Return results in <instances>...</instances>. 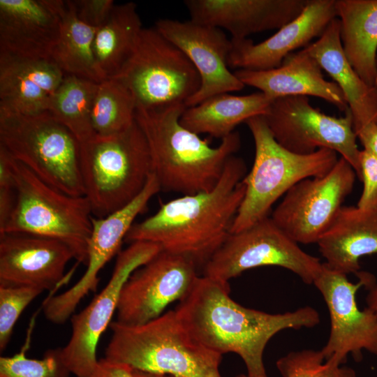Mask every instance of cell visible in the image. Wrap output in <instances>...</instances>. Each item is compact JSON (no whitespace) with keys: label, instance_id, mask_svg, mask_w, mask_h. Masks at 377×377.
Segmentation results:
<instances>
[{"label":"cell","instance_id":"cell-1","mask_svg":"<svg viewBox=\"0 0 377 377\" xmlns=\"http://www.w3.org/2000/svg\"><path fill=\"white\" fill-rule=\"evenodd\" d=\"M229 293L228 281L198 276L175 310L191 335L204 346L222 355H239L247 370L243 377H267L263 353L277 332L320 323L318 312L311 306L272 314L244 307Z\"/></svg>","mask_w":377,"mask_h":377},{"label":"cell","instance_id":"cell-2","mask_svg":"<svg viewBox=\"0 0 377 377\" xmlns=\"http://www.w3.org/2000/svg\"><path fill=\"white\" fill-rule=\"evenodd\" d=\"M246 170L242 158L231 156L212 189L161 205L155 214L134 223L124 241L155 243L203 267L230 234L244 196Z\"/></svg>","mask_w":377,"mask_h":377},{"label":"cell","instance_id":"cell-3","mask_svg":"<svg viewBox=\"0 0 377 377\" xmlns=\"http://www.w3.org/2000/svg\"><path fill=\"white\" fill-rule=\"evenodd\" d=\"M186 107L136 108L135 121L148 144L152 172L161 191L191 195L212 189L226 163L239 149V133L234 131L212 147L180 122Z\"/></svg>","mask_w":377,"mask_h":377},{"label":"cell","instance_id":"cell-4","mask_svg":"<svg viewBox=\"0 0 377 377\" xmlns=\"http://www.w3.org/2000/svg\"><path fill=\"white\" fill-rule=\"evenodd\" d=\"M112 336L105 358L133 369L173 377H222V354L197 341L175 310L146 323L110 324Z\"/></svg>","mask_w":377,"mask_h":377},{"label":"cell","instance_id":"cell-5","mask_svg":"<svg viewBox=\"0 0 377 377\" xmlns=\"http://www.w3.org/2000/svg\"><path fill=\"white\" fill-rule=\"evenodd\" d=\"M80 158L84 196L96 218L133 201L152 172L148 144L136 121L120 133L80 143Z\"/></svg>","mask_w":377,"mask_h":377},{"label":"cell","instance_id":"cell-6","mask_svg":"<svg viewBox=\"0 0 377 377\" xmlns=\"http://www.w3.org/2000/svg\"><path fill=\"white\" fill-rule=\"evenodd\" d=\"M246 124L254 140L255 157L243 179L246 191L230 233L269 216L272 205L291 187L302 179L324 176L339 159L336 151L327 148L306 155L288 151L276 141L263 115Z\"/></svg>","mask_w":377,"mask_h":377},{"label":"cell","instance_id":"cell-7","mask_svg":"<svg viewBox=\"0 0 377 377\" xmlns=\"http://www.w3.org/2000/svg\"><path fill=\"white\" fill-rule=\"evenodd\" d=\"M16 195L0 233H24L54 239L66 244L75 259L87 265L92 228L88 199L73 196L47 184L14 159Z\"/></svg>","mask_w":377,"mask_h":377},{"label":"cell","instance_id":"cell-8","mask_svg":"<svg viewBox=\"0 0 377 377\" xmlns=\"http://www.w3.org/2000/svg\"><path fill=\"white\" fill-rule=\"evenodd\" d=\"M0 145L51 186L84 195L80 142L48 111L25 115L0 110Z\"/></svg>","mask_w":377,"mask_h":377},{"label":"cell","instance_id":"cell-9","mask_svg":"<svg viewBox=\"0 0 377 377\" xmlns=\"http://www.w3.org/2000/svg\"><path fill=\"white\" fill-rule=\"evenodd\" d=\"M113 78L131 91L136 108L143 109L186 106L201 84L189 59L155 28H142L131 56Z\"/></svg>","mask_w":377,"mask_h":377},{"label":"cell","instance_id":"cell-10","mask_svg":"<svg viewBox=\"0 0 377 377\" xmlns=\"http://www.w3.org/2000/svg\"><path fill=\"white\" fill-rule=\"evenodd\" d=\"M320 259L304 251L267 216L230 233L203 266V276L228 281L243 272L262 266H279L311 284L321 270Z\"/></svg>","mask_w":377,"mask_h":377},{"label":"cell","instance_id":"cell-11","mask_svg":"<svg viewBox=\"0 0 377 377\" xmlns=\"http://www.w3.org/2000/svg\"><path fill=\"white\" fill-rule=\"evenodd\" d=\"M336 117L313 108L307 96L274 99L263 115L276 141L297 154L306 155L320 148L336 151L347 161L360 178V154L349 110Z\"/></svg>","mask_w":377,"mask_h":377},{"label":"cell","instance_id":"cell-12","mask_svg":"<svg viewBox=\"0 0 377 377\" xmlns=\"http://www.w3.org/2000/svg\"><path fill=\"white\" fill-rule=\"evenodd\" d=\"M356 177L351 165L340 157L324 176L302 179L291 187L271 218L297 243H317L352 192Z\"/></svg>","mask_w":377,"mask_h":377},{"label":"cell","instance_id":"cell-13","mask_svg":"<svg viewBox=\"0 0 377 377\" xmlns=\"http://www.w3.org/2000/svg\"><path fill=\"white\" fill-rule=\"evenodd\" d=\"M162 250L161 246L152 242L131 243L118 253L105 286L84 309L71 316V336L62 348L64 361L71 374L77 377H87L95 370L98 362V341L117 311L124 283L135 270Z\"/></svg>","mask_w":377,"mask_h":377},{"label":"cell","instance_id":"cell-14","mask_svg":"<svg viewBox=\"0 0 377 377\" xmlns=\"http://www.w3.org/2000/svg\"><path fill=\"white\" fill-rule=\"evenodd\" d=\"M358 282L348 281L346 274L329 268L324 263L313 284L320 292L329 311L330 333L320 350L325 360L341 366L352 353L356 361L365 350L377 356V314L368 307L358 308L356 293L375 279L369 272L356 274Z\"/></svg>","mask_w":377,"mask_h":377},{"label":"cell","instance_id":"cell-15","mask_svg":"<svg viewBox=\"0 0 377 377\" xmlns=\"http://www.w3.org/2000/svg\"><path fill=\"white\" fill-rule=\"evenodd\" d=\"M160 191L158 181L151 172L143 190L129 204L105 217H92L86 271L68 290L45 300L43 311L47 320L57 325L65 323L80 302L90 292L96 291L100 271L120 252V246L135 219Z\"/></svg>","mask_w":377,"mask_h":377},{"label":"cell","instance_id":"cell-16","mask_svg":"<svg viewBox=\"0 0 377 377\" xmlns=\"http://www.w3.org/2000/svg\"><path fill=\"white\" fill-rule=\"evenodd\" d=\"M191 259L161 251L135 270L124 283L117 309V321L127 325L146 323L182 300L198 277Z\"/></svg>","mask_w":377,"mask_h":377},{"label":"cell","instance_id":"cell-17","mask_svg":"<svg viewBox=\"0 0 377 377\" xmlns=\"http://www.w3.org/2000/svg\"><path fill=\"white\" fill-rule=\"evenodd\" d=\"M154 28L181 50L200 75L199 90L186 103L196 105L215 95L240 91L245 85L228 69L232 47L219 28L188 20L159 19Z\"/></svg>","mask_w":377,"mask_h":377},{"label":"cell","instance_id":"cell-18","mask_svg":"<svg viewBox=\"0 0 377 377\" xmlns=\"http://www.w3.org/2000/svg\"><path fill=\"white\" fill-rule=\"evenodd\" d=\"M72 250L61 241L24 233H0V286L55 288Z\"/></svg>","mask_w":377,"mask_h":377},{"label":"cell","instance_id":"cell-19","mask_svg":"<svg viewBox=\"0 0 377 377\" xmlns=\"http://www.w3.org/2000/svg\"><path fill=\"white\" fill-rule=\"evenodd\" d=\"M336 0H308L302 12L267 39L254 44L249 38H231L228 65L230 68L267 71L281 66L297 48L306 47L320 37L337 17Z\"/></svg>","mask_w":377,"mask_h":377},{"label":"cell","instance_id":"cell-20","mask_svg":"<svg viewBox=\"0 0 377 377\" xmlns=\"http://www.w3.org/2000/svg\"><path fill=\"white\" fill-rule=\"evenodd\" d=\"M64 6L61 0H0V52L50 58Z\"/></svg>","mask_w":377,"mask_h":377},{"label":"cell","instance_id":"cell-21","mask_svg":"<svg viewBox=\"0 0 377 377\" xmlns=\"http://www.w3.org/2000/svg\"><path fill=\"white\" fill-rule=\"evenodd\" d=\"M308 0H186L191 20L226 29L232 39L279 29L296 18Z\"/></svg>","mask_w":377,"mask_h":377},{"label":"cell","instance_id":"cell-22","mask_svg":"<svg viewBox=\"0 0 377 377\" xmlns=\"http://www.w3.org/2000/svg\"><path fill=\"white\" fill-rule=\"evenodd\" d=\"M64 76L51 58L0 52V110L25 115L47 111Z\"/></svg>","mask_w":377,"mask_h":377},{"label":"cell","instance_id":"cell-23","mask_svg":"<svg viewBox=\"0 0 377 377\" xmlns=\"http://www.w3.org/2000/svg\"><path fill=\"white\" fill-rule=\"evenodd\" d=\"M318 62L304 48L287 56L281 66L267 71L239 69L237 77L272 99L312 96L330 103L341 111L348 106L339 86L325 79Z\"/></svg>","mask_w":377,"mask_h":377},{"label":"cell","instance_id":"cell-24","mask_svg":"<svg viewBox=\"0 0 377 377\" xmlns=\"http://www.w3.org/2000/svg\"><path fill=\"white\" fill-rule=\"evenodd\" d=\"M304 49L340 88L355 133L368 124H377V87L367 84L348 61L341 40L339 19L332 20L318 40Z\"/></svg>","mask_w":377,"mask_h":377},{"label":"cell","instance_id":"cell-25","mask_svg":"<svg viewBox=\"0 0 377 377\" xmlns=\"http://www.w3.org/2000/svg\"><path fill=\"white\" fill-rule=\"evenodd\" d=\"M316 244L329 268L356 274L360 258L377 254V208L342 206Z\"/></svg>","mask_w":377,"mask_h":377},{"label":"cell","instance_id":"cell-26","mask_svg":"<svg viewBox=\"0 0 377 377\" xmlns=\"http://www.w3.org/2000/svg\"><path fill=\"white\" fill-rule=\"evenodd\" d=\"M344 54L369 85L377 87V0H336Z\"/></svg>","mask_w":377,"mask_h":377},{"label":"cell","instance_id":"cell-27","mask_svg":"<svg viewBox=\"0 0 377 377\" xmlns=\"http://www.w3.org/2000/svg\"><path fill=\"white\" fill-rule=\"evenodd\" d=\"M273 101L261 91L246 96L221 94L186 108L180 122L195 133L222 140L234 132L240 123L266 114Z\"/></svg>","mask_w":377,"mask_h":377},{"label":"cell","instance_id":"cell-28","mask_svg":"<svg viewBox=\"0 0 377 377\" xmlns=\"http://www.w3.org/2000/svg\"><path fill=\"white\" fill-rule=\"evenodd\" d=\"M136 8L133 2L115 5L106 22L96 31L93 50L103 80L114 77L133 52L142 29Z\"/></svg>","mask_w":377,"mask_h":377},{"label":"cell","instance_id":"cell-29","mask_svg":"<svg viewBox=\"0 0 377 377\" xmlns=\"http://www.w3.org/2000/svg\"><path fill=\"white\" fill-rule=\"evenodd\" d=\"M98 29L77 17L72 1H65L59 38L50 58L66 75L96 82L104 80L96 63L93 44Z\"/></svg>","mask_w":377,"mask_h":377},{"label":"cell","instance_id":"cell-30","mask_svg":"<svg viewBox=\"0 0 377 377\" xmlns=\"http://www.w3.org/2000/svg\"><path fill=\"white\" fill-rule=\"evenodd\" d=\"M99 82L66 75L50 99L47 111L66 126L80 143L96 134L91 110Z\"/></svg>","mask_w":377,"mask_h":377},{"label":"cell","instance_id":"cell-31","mask_svg":"<svg viewBox=\"0 0 377 377\" xmlns=\"http://www.w3.org/2000/svg\"><path fill=\"white\" fill-rule=\"evenodd\" d=\"M136 102L131 91L119 80L98 83L91 122L96 135H111L128 128L135 121Z\"/></svg>","mask_w":377,"mask_h":377},{"label":"cell","instance_id":"cell-32","mask_svg":"<svg viewBox=\"0 0 377 377\" xmlns=\"http://www.w3.org/2000/svg\"><path fill=\"white\" fill-rule=\"evenodd\" d=\"M276 367L283 377H356L352 368L325 360L320 350L290 352L276 362Z\"/></svg>","mask_w":377,"mask_h":377},{"label":"cell","instance_id":"cell-33","mask_svg":"<svg viewBox=\"0 0 377 377\" xmlns=\"http://www.w3.org/2000/svg\"><path fill=\"white\" fill-rule=\"evenodd\" d=\"M62 348L47 350L42 359H30L26 348L10 357H0V377H70Z\"/></svg>","mask_w":377,"mask_h":377},{"label":"cell","instance_id":"cell-34","mask_svg":"<svg viewBox=\"0 0 377 377\" xmlns=\"http://www.w3.org/2000/svg\"><path fill=\"white\" fill-rule=\"evenodd\" d=\"M43 292L29 286H0L1 352L7 347L21 313Z\"/></svg>","mask_w":377,"mask_h":377},{"label":"cell","instance_id":"cell-35","mask_svg":"<svg viewBox=\"0 0 377 377\" xmlns=\"http://www.w3.org/2000/svg\"><path fill=\"white\" fill-rule=\"evenodd\" d=\"M15 195L14 158L0 145V226L9 216L14 206Z\"/></svg>","mask_w":377,"mask_h":377},{"label":"cell","instance_id":"cell-36","mask_svg":"<svg viewBox=\"0 0 377 377\" xmlns=\"http://www.w3.org/2000/svg\"><path fill=\"white\" fill-rule=\"evenodd\" d=\"M360 178L363 190L357 203L362 209L377 208V156L362 149L360 154Z\"/></svg>","mask_w":377,"mask_h":377},{"label":"cell","instance_id":"cell-37","mask_svg":"<svg viewBox=\"0 0 377 377\" xmlns=\"http://www.w3.org/2000/svg\"><path fill=\"white\" fill-rule=\"evenodd\" d=\"M77 17L84 24L98 29L109 17L114 6L112 0L72 1Z\"/></svg>","mask_w":377,"mask_h":377},{"label":"cell","instance_id":"cell-38","mask_svg":"<svg viewBox=\"0 0 377 377\" xmlns=\"http://www.w3.org/2000/svg\"><path fill=\"white\" fill-rule=\"evenodd\" d=\"M87 377H135L133 369L125 364L101 358L93 373Z\"/></svg>","mask_w":377,"mask_h":377},{"label":"cell","instance_id":"cell-39","mask_svg":"<svg viewBox=\"0 0 377 377\" xmlns=\"http://www.w3.org/2000/svg\"><path fill=\"white\" fill-rule=\"evenodd\" d=\"M364 150L377 156V124H368L356 133Z\"/></svg>","mask_w":377,"mask_h":377},{"label":"cell","instance_id":"cell-40","mask_svg":"<svg viewBox=\"0 0 377 377\" xmlns=\"http://www.w3.org/2000/svg\"><path fill=\"white\" fill-rule=\"evenodd\" d=\"M365 288L369 290L366 298L367 307L377 314V283L376 279Z\"/></svg>","mask_w":377,"mask_h":377},{"label":"cell","instance_id":"cell-41","mask_svg":"<svg viewBox=\"0 0 377 377\" xmlns=\"http://www.w3.org/2000/svg\"><path fill=\"white\" fill-rule=\"evenodd\" d=\"M133 373L135 377H169L167 375L142 371L133 369Z\"/></svg>","mask_w":377,"mask_h":377},{"label":"cell","instance_id":"cell-42","mask_svg":"<svg viewBox=\"0 0 377 377\" xmlns=\"http://www.w3.org/2000/svg\"><path fill=\"white\" fill-rule=\"evenodd\" d=\"M376 66H377V57H376Z\"/></svg>","mask_w":377,"mask_h":377},{"label":"cell","instance_id":"cell-43","mask_svg":"<svg viewBox=\"0 0 377 377\" xmlns=\"http://www.w3.org/2000/svg\"><path fill=\"white\" fill-rule=\"evenodd\" d=\"M169 377H173V376H168Z\"/></svg>","mask_w":377,"mask_h":377}]
</instances>
